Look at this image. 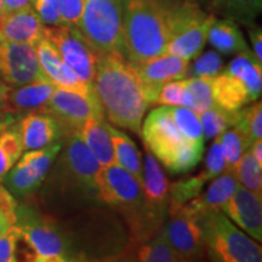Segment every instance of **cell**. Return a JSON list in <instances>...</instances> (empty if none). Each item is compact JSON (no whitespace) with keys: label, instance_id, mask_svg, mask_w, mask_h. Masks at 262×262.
Masks as SVG:
<instances>
[{"label":"cell","instance_id":"41","mask_svg":"<svg viewBox=\"0 0 262 262\" xmlns=\"http://www.w3.org/2000/svg\"><path fill=\"white\" fill-rule=\"evenodd\" d=\"M18 203L15 195L5 187L0 180V235L9 231L16 224V210Z\"/></svg>","mask_w":262,"mask_h":262},{"label":"cell","instance_id":"47","mask_svg":"<svg viewBox=\"0 0 262 262\" xmlns=\"http://www.w3.org/2000/svg\"><path fill=\"white\" fill-rule=\"evenodd\" d=\"M3 3H4L5 14L31 6V0H3Z\"/></svg>","mask_w":262,"mask_h":262},{"label":"cell","instance_id":"15","mask_svg":"<svg viewBox=\"0 0 262 262\" xmlns=\"http://www.w3.org/2000/svg\"><path fill=\"white\" fill-rule=\"evenodd\" d=\"M47 78L39 64L34 45L0 41V79L10 88H18Z\"/></svg>","mask_w":262,"mask_h":262},{"label":"cell","instance_id":"36","mask_svg":"<svg viewBox=\"0 0 262 262\" xmlns=\"http://www.w3.org/2000/svg\"><path fill=\"white\" fill-rule=\"evenodd\" d=\"M235 178L245 188L262 194V165L256 162L249 148L243 153L235 168Z\"/></svg>","mask_w":262,"mask_h":262},{"label":"cell","instance_id":"27","mask_svg":"<svg viewBox=\"0 0 262 262\" xmlns=\"http://www.w3.org/2000/svg\"><path fill=\"white\" fill-rule=\"evenodd\" d=\"M211 91L215 104L227 111H238L251 102L245 85L224 71L212 78Z\"/></svg>","mask_w":262,"mask_h":262},{"label":"cell","instance_id":"11","mask_svg":"<svg viewBox=\"0 0 262 262\" xmlns=\"http://www.w3.org/2000/svg\"><path fill=\"white\" fill-rule=\"evenodd\" d=\"M45 38L54 45L62 60L70 66L77 77L93 88L101 52L72 26H48Z\"/></svg>","mask_w":262,"mask_h":262},{"label":"cell","instance_id":"13","mask_svg":"<svg viewBox=\"0 0 262 262\" xmlns=\"http://www.w3.org/2000/svg\"><path fill=\"white\" fill-rule=\"evenodd\" d=\"M42 113L50 114L57 120L64 137L79 133L80 127L90 117L104 118L97 97L85 96L61 88L55 89Z\"/></svg>","mask_w":262,"mask_h":262},{"label":"cell","instance_id":"6","mask_svg":"<svg viewBox=\"0 0 262 262\" xmlns=\"http://www.w3.org/2000/svg\"><path fill=\"white\" fill-rule=\"evenodd\" d=\"M141 126L146 149L170 173L188 172L201 163L204 147L189 142L182 135L170 116L168 106L153 110Z\"/></svg>","mask_w":262,"mask_h":262},{"label":"cell","instance_id":"8","mask_svg":"<svg viewBox=\"0 0 262 262\" xmlns=\"http://www.w3.org/2000/svg\"><path fill=\"white\" fill-rule=\"evenodd\" d=\"M201 226L206 256L215 262H260L261 245L216 210L195 217Z\"/></svg>","mask_w":262,"mask_h":262},{"label":"cell","instance_id":"25","mask_svg":"<svg viewBox=\"0 0 262 262\" xmlns=\"http://www.w3.org/2000/svg\"><path fill=\"white\" fill-rule=\"evenodd\" d=\"M108 123L102 117H90L80 127L79 135L101 166L116 163Z\"/></svg>","mask_w":262,"mask_h":262},{"label":"cell","instance_id":"24","mask_svg":"<svg viewBox=\"0 0 262 262\" xmlns=\"http://www.w3.org/2000/svg\"><path fill=\"white\" fill-rule=\"evenodd\" d=\"M118 261L141 262H179L180 258L170 247L162 227L155 235L142 243L126 245Z\"/></svg>","mask_w":262,"mask_h":262},{"label":"cell","instance_id":"50","mask_svg":"<svg viewBox=\"0 0 262 262\" xmlns=\"http://www.w3.org/2000/svg\"><path fill=\"white\" fill-rule=\"evenodd\" d=\"M10 90V86H8L4 81L0 79V111L3 110V106H4L6 95H8Z\"/></svg>","mask_w":262,"mask_h":262},{"label":"cell","instance_id":"21","mask_svg":"<svg viewBox=\"0 0 262 262\" xmlns=\"http://www.w3.org/2000/svg\"><path fill=\"white\" fill-rule=\"evenodd\" d=\"M17 124L25 150L44 148L64 139L61 125L48 113H27Z\"/></svg>","mask_w":262,"mask_h":262},{"label":"cell","instance_id":"51","mask_svg":"<svg viewBox=\"0 0 262 262\" xmlns=\"http://www.w3.org/2000/svg\"><path fill=\"white\" fill-rule=\"evenodd\" d=\"M5 15V9H4V3L3 0H0V17Z\"/></svg>","mask_w":262,"mask_h":262},{"label":"cell","instance_id":"28","mask_svg":"<svg viewBox=\"0 0 262 262\" xmlns=\"http://www.w3.org/2000/svg\"><path fill=\"white\" fill-rule=\"evenodd\" d=\"M208 41L216 51L224 55L239 54L249 49L237 22L229 18L214 19L208 33Z\"/></svg>","mask_w":262,"mask_h":262},{"label":"cell","instance_id":"20","mask_svg":"<svg viewBox=\"0 0 262 262\" xmlns=\"http://www.w3.org/2000/svg\"><path fill=\"white\" fill-rule=\"evenodd\" d=\"M47 25L31 6L6 12L0 17V41L37 45L45 38Z\"/></svg>","mask_w":262,"mask_h":262},{"label":"cell","instance_id":"33","mask_svg":"<svg viewBox=\"0 0 262 262\" xmlns=\"http://www.w3.org/2000/svg\"><path fill=\"white\" fill-rule=\"evenodd\" d=\"M24 150L18 124L14 122L0 133V180L15 165Z\"/></svg>","mask_w":262,"mask_h":262},{"label":"cell","instance_id":"34","mask_svg":"<svg viewBox=\"0 0 262 262\" xmlns=\"http://www.w3.org/2000/svg\"><path fill=\"white\" fill-rule=\"evenodd\" d=\"M168 110L173 123L181 131L182 135L189 142L194 143L196 146L204 147L205 140L198 113H195L191 108L182 106H168Z\"/></svg>","mask_w":262,"mask_h":262},{"label":"cell","instance_id":"38","mask_svg":"<svg viewBox=\"0 0 262 262\" xmlns=\"http://www.w3.org/2000/svg\"><path fill=\"white\" fill-rule=\"evenodd\" d=\"M186 80L187 89L192 96V107L191 110L195 113H201L203 111L208 110L215 106L214 97H212L211 91V81L212 78H196L189 77Z\"/></svg>","mask_w":262,"mask_h":262},{"label":"cell","instance_id":"40","mask_svg":"<svg viewBox=\"0 0 262 262\" xmlns=\"http://www.w3.org/2000/svg\"><path fill=\"white\" fill-rule=\"evenodd\" d=\"M196 60L192 66L189 64L188 77L196 78H215L224 71V61L219 52L206 51L201 56H196Z\"/></svg>","mask_w":262,"mask_h":262},{"label":"cell","instance_id":"4","mask_svg":"<svg viewBox=\"0 0 262 262\" xmlns=\"http://www.w3.org/2000/svg\"><path fill=\"white\" fill-rule=\"evenodd\" d=\"M169 8V0L124 3V54L131 62H142L165 54L170 35Z\"/></svg>","mask_w":262,"mask_h":262},{"label":"cell","instance_id":"29","mask_svg":"<svg viewBox=\"0 0 262 262\" xmlns=\"http://www.w3.org/2000/svg\"><path fill=\"white\" fill-rule=\"evenodd\" d=\"M108 133L113 143L116 164L129 171L142 186L143 163L137 146L129 135L108 124Z\"/></svg>","mask_w":262,"mask_h":262},{"label":"cell","instance_id":"23","mask_svg":"<svg viewBox=\"0 0 262 262\" xmlns=\"http://www.w3.org/2000/svg\"><path fill=\"white\" fill-rule=\"evenodd\" d=\"M211 181L210 186L203 194L201 193L195 198L181 205L194 217H198L205 212L221 210L222 206L234 193L238 185L235 173L228 170H225Z\"/></svg>","mask_w":262,"mask_h":262},{"label":"cell","instance_id":"10","mask_svg":"<svg viewBox=\"0 0 262 262\" xmlns=\"http://www.w3.org/2000/svg\"><path fill=\"white\" fill-rule=\"evenodd\" d=\"M123 14L122 0H85L83 14L75 28L101 54H124Z\"/></svg>","mask_w":262,"mask_h":262},{"label":"cell","instance_id":"44","mask_svg":"<svg viewBox=\"0 0 262 262\" xmlns=\"http://www.w3.org/2000/svg\"><path fill=\"white\" fill-rule=\"evenodd\" d=\"M32 8L47 26H61L58 0H31Z\"/></svg>","mask_w":262,"mask_h":262},{"label":"cell","instance_id":"42","mask_svg":"<svg viewBox=\"0 0 262 262\" xmlns=\"http://www.w3.org/2000/svg\"><path fill=\"white\" fill-rule=\"evenodd\" d=\"M21 243V232L17 226L0 235V262L18 261V245Z\"/></svg>","mask_w":262,"mask_h":262},{"label":"cell","instance_id":"43","mask_svg":"<svg viewBox=\"0 0 262 262\" xmlns=\"http://www.w3.org/2000/svg\"><path fill=\"white\" fill-rule=\"evenodd\" d=\"M85 0H58L61 26L77 27L83 14Z\"/></svg>","mask_w":262,"mask_h":262},{"label":"cell","instance_id":"3","mask_svg":"<svg viewBox=\"0 0 262 262\" xmlns=\"http://www.w3.org/2000/svg\"><path fill=\"white\" fill-rule=\"evenodd\" d=\"M58 222L68 239L74 262L118 261L129 243L125 224L103 204L61 217Z\"/></svg>","mask_w":262,"mask_h":262},{"label":"cell","instance_id":"48","mask_svg":"<svg viewBox=\"0 0 262 262\" xmlns=\"http://www.w3.org/2000/svg\"><path fill=\"white\" fill-rule=\"evenodd\" d=\"M249 149H250L251 155H253L254 158L256 159V162L260 164V165H262V142H261V140L255 141Z\"/></svg>","mask_w":262,"mask_h":262},{"label":"cell","instance_id":"49","mask_svg":"<svg viewBox=\"0 0 262 262\" xmlns=\"http://www.w3.org/2000/svg\"><path fill=\"white\" fill-rule=\"evenodd\" d=\"M14 122H16V119L11 113H0V133L11 125Z\"/></svg>","mask_w":262,"mask_h":262},{"label":"cell","instance_id":"7","mask_svg":"<svg viewBox=\"0 0 262 262\" xmlns=\"http://www.w3.org/2000/svg\"><path fill=\"white\" fill-rule=\"evenodd\" d=\"M16 226L25 244V260L33 262H74L63 228L54 216L21 204L16 210Z\"/></svg>","mask_w":262,"mask_h":262},{"label":"cell","instance_id":"19","mask_svg":"<svg viewBox=\"0 0 262 262\" xmlns=\"http://www.w3.org/2000/svg\"><path fill=\"white\" fill-rule=\"evenodd\" d=\"M39 64L42 73L56 88L71 90L74 93L85 95L89 97H96L93 88L81 81L77 74L71 70L70 66L62 60L56 49L47 38H44L35 45Z\"/></svg>","mask_w":262,"mask_h":262},{"label":"cell","instance_id":"32","mask_svg":"<svg viewBox=\"0 0 262 262\" xmlns=\"http://www.w3.org/2000/svg\"><path fill=\"white\" fill-rule=\"evenodd\" d=\"M214 180L205 169L194 176H189L169 185L170 205L169 208H179L199 195L208 182Z\"/></svg>","mask_w":262,"mask_h":262},{"label":"cell","instance_id":"31","mask_svg":"<svg viewBox=\"0 0 262 262\" xmlns=\"http://www.w3.org/2000/svg\"><path fill=\"white\" fill-rule=\"evenodd\" d=\"M204 140H211L220 136L226 130L235 126L239 118L238 111H227L217 104L198 113Z\"/></svg>","mask_w":262,"mask_h":262},{"label":"cell","instance_id":"9","mask_svg":"<svg viewBox=\"0 0 262 262\" xmlns=\"http://www.w3.org/2000/svg\"><path fill=\"white\" fill-rule=\"evenodd\" d=\"M216 17L193 2L173 0L169 8V41L165 54L191 61L201 54Z\"/></svg>","mask_w":262,"mask_h":262},{"label":"cell","instance_id":"1","mask_svg":"<svg viewBox=\"0 0 262 262\" xmlns=\"http://www.w3.org/2000/svg\"><path fill=\"white\" fill-rule=\"evenodd\" d=\"M100 168L79 133L66 136L42 182L52 215L66 217L84 209L102 205L97 185Z\"/></svg>","mask_w":262,"mask_h":262},{"label":"cell","instance_id":"30","mask_svg":"<svg viewBox=\"0 0 262 262\" xmlns=\"http://www.w3.org/2000/svg\"><path fill=\"white\" fill-rule=\"evenodd\" d=\"M212 9L224 18H229L247 27L256 25L261 14L262 0H212Z\"/></svg>","mask_w":262,"mask_h":262},{"label":"cell","instance_id":"35","mask_svg":"<svg viewBox=\"0 0 262 262\" xmlns=\"http://www.w3.org/2000/svg\"><path fill=\"white\" fill-rule=\"evenodd\" d=\"M221 150L225 158L226 170L235 173L239 160H241L243 153L248 148H250L247 137L238 127H231L226 130L220 135Z\"/></svg>","mask_w":262,"mask_h":262},{"label":"cell","instance_id":"46","mask_svg":"<svg viewBox=\"0 0 262 262\" xmlns=\"http://www.w3.org/2000/svg\"><path fill=\"white\" fill-rule=\"evenodd\" d=\"M249 28V37H250L251 44H253L254 55L257 57L258 61L262 62V31L261 27L256 25L251 26Z\"/></svg>","mask_w":262,"mask_h":262},{"label":"cell","instance_id":"14","mask_svg":"<svg viewBox=\"0 0 262 262\" xmlns=\"http://www.w3.org/2000/svg\"><path fill=\"white\" fill-rule=\"evenodd\" d=\"M163 228L180 261H198L206 256L201 226L183 206L169 208Z\"/></svg>","mask_w":262,"mask_h":262},{"label":"cell","instance_id":"52","mask_svg":"<svg viewBox=\"0 0 262 262\" xmlns=\"http://www.w3.org/2000/svg\"><path fill=\"white\" fill-rule=\"evenodd\" d=\"M186 2H193V0H186Z\"/></svg>","mask_w":262,"mask_h":262},{"label":"cell","instance_id":"5","mask_svg":"<svg viewBox=\"0 0 262 262\" xmlns=\"http://www.w3.org/2000/svg\"><path fill=\"white\" fill-rule=\"evenodd\" d=\"M100 201L119 215L126 226L129 243H142L155 235L147 222L141 183L118 164L101 166L97 172Z\"/></svg>","mask_w":262,"mask_h":262},{"label":"cell","instance_id":"45","mask_svg":"<svg viewBox=\"0 0 262 262\" xmlns=\"http://www.w3.org/2000/svg\"><path fill=\"white\" fill-rule=\"evenodd\" d=\"M204 169L208 171V173L212 179L217 178L220 173H222L226 170L225 158L221 150L220 136L215 137L214 142L211 143L210 148H209L208 156H206L205 159Z\"/></svg>","mask_w":262,"mask_h":262},{"label":"cell","instance_id":"2","mask_svg":"<svg viewBox=\"0 0 262 262\" xmlns=\"http://www.w3.org/2000/svg\"><path fill=\"white\" fill-rule=\"evenodd\" d=\"M93 90L113 125L140 134L150 104L135 66L123 52L100 54Z\"/></svg>","mask_w":262,"mask_h":262},{"label":"cell","instance_id":"12","mask_svg":"<svg viewBox=\"0 0 262 262\" xmlns=\"http://www.w3.org/2000/svg\"><path fill=\"white\" fill-rule=\"evenodd\" d=\"M63 140L40 149L26 150L3 178V183L16 196H27L41 187Z\"/></svg>","mask_w":262,"mask_h":262},{"label":"cell","instance_id":"22","mask_svg":"<svg viewBox=\"0 0 262 262\" xmlns=\"http://www.w3.org/2000/svg\"><path fill=\"white\" fill-rule=\"evenodd\" d=\"M55 89L56 86L48 78L18 88H10L2 111L11 114L42 112Z\"/></svg>","mask_w":262,"mask_h":262},{"label":"cell","instance_id":"26","mask_svg":"<svg viewBox=\"0 0 262 262\" xmlns=\"http://www.w3.org/2000/svg\"><path fill=\"white\" fill-rule=\"evenodd\" d=\"M224 72L234 75L245 85L251 102L260 98L262 90L261 61L257 60L250 49L237 54V57L232 60Z\"/></svg>","mask_w":262,"mask_h":262},{"label":"cell","instance_id":"17","mask_svg":"<svg viewBox=\"0 0 262 262\" xmlns=\"http://www.w3.org/2000/svg\"><path fill=\"white\" fill-rule=\"evenodd\" d=\"M139 73L147 100L150 106L156 104L157 97L164 84L171 80L188 78L189 61L185 58L163 54L142 62H133Z\"/></svg>","mask_w":262,"mask_h":262},{"label":"cell","instance_id":"18","mask_svg":"<svg viewBox=\"0 0 262 262\" xmlns=\"http://www.w3.org/2000/svg\"><path fill=\"white\" fill-rule=\"evenodd\" d=\"M221 211L255 241H262V194L238 183Z\"/></svg>","mask_w":262,"mask_h":262},{"label":"cell","instance_id":"53","mask_svg":"<svg viewBox=\"0 0 262 262\" xmlns=\"http://www.w3.org/2000/svg\"><path fill=\"white\" fill-rule=\"evenodd\" d=\"M122 2H123V3H125V2H126V0H122Z\"/></svg>","mask_w":262,"mask_h":262},{"label":"cell","instance_id":"16","mask_svg":"<svg viewBox=\"0 0 262 262\" xmlns=\"http://www.w3.org/2000/svg\"><path fill=\"white\" fill-rule=\"evenodd\" d=\"M142 189L147 222L152 233L156 234L168 219L170 193L165 172L148 149L143 162Z\"/></svg>","mask_w":262,"mask_h":262},{"label":"cell","instance_id":"37","mask_svg":"<svg viewBox=\"0 0 262 262\" xmlns=\"http://www.w3.org/2000/svg\"><path fill=\"white\" fill-rule=\"evenodd\" d=\"M244 136L247 137L249 145H253L256 140H261L262 136V104L260 101L249 107L239 110L238 122L235 124Z\"/></svg>","mask_w":262,"mask_h":262},{"label":"cell","instance_id":"39","mask_svg":"<svg viewBox=\"0 0 262 262\" xmlns=\"http://www.w3.org/2000/svg\"><path fill=\"white\" fill-rule=\"evenodd\" d=\"M156 103L164 106L192 107V96L189 94L185 79L171 80L164 84L160 89Z\"/></svg>","mask_w":262,"mask_h":262}]
</instances>
